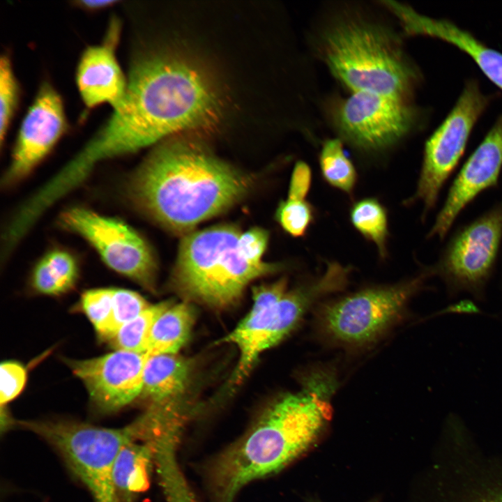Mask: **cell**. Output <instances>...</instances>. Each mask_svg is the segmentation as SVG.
<instances>
[{
  "label": "cell",
  "instance_id": "obj_34",
  "mask_svg": "<svg viewBox=\"0 0 502 502\" xmlns=\"http://www.w3.org/2000/svg\"><path fill=\"white\" fill-rule=\"evenodd\" d=\"M116 2V1H109V0H106V1L95 0V1H80L79 2L77 1V3L79 6H81L85 9L90 10H96L103 9V8L112 6Z\"/></svg>",
  "mask_w": 502,
  "mask_h": 502
},
{
  "label": "cell",
  "instance_id": "obj_24",
  "mask_svg": "<svg viewBox=\"0 0 502 502\" xmlns=\"http://www.w3.org/2000/svg\"><path fill=\"white\" fill-rule=\"evenodd\" d=\"M319 166L324 180L343 192H352L356 183V169L346 155L339 139L326 140L319 155Z\"/></svg>",
  "mask_w": 502,
  "mask_h": 502
},
{
  "label": "cell",
  "instance_id": "obj_9",
  "mask_svg": "<svg viewBox=\"0 0 502 502\" xmlns=\"http://www.w3.org/2000/svg\"><path fill=\"white\" fill-rule=\"evenodd\" d=\"M485 103L477 84H468L450 113L427 141L418 186L410 199L421 201L425 212L435 205L439 191L461 158Z\"/></svg>",
  "mask_w": 502,
  "mask_h": 502
},
{
  "label": "cell",
  "instance_id": "obj_15",
  "mask_svg": "<svg viewBox=\"0 0 502 502\" xmlns=\"http://www.w3.org/2000/svg\"><path fill=\"white\" fill-rule=\"evenodd\" d=\"M120 33L119 23L113 20L104 41L83 52L77 68L76 83L86 107L109 103L114 109L122 102L127 80L115 54Z\"/></svg>",
  "mask_w": 502,
  "mask_h": 502
},
{
  "label": "cell",
  "instance_id": "obj_6",
  "mask_svg": "<svg viewBox=\"0 0 502 502\" xmlns=\"http://www.w3.org/2000/svg\"><path fill=\"white\" fill-rule=\"evenodd\" d=\"M61 455L90 492L93 502H121L113 480L116 458L126 444L138 441L129 424L113 429L68 420H14Z\"/></svg>",
  "mask_w": 502,
  "mask_h": 502
},
{
  "label": "cell",
  "instance_id": "obj_3",
  "mask_svg": "<svg viewBox=\"0 0 502 502\" xmlns=\"http://www.w3.org/2000/svg\"><path fill=\"white\" fill-rule=\"evenodd\" d=\"M324 390L280 398L212 460L207 480L215 502H232L244 486L278 472L311 446L331 414Z\"/></svg>",
  "mask_w": 502,
  "mask_h": 502
},
{
  "label": "cell",
  "instance_id": "obj_32",
  "mask_svg": "<svg viewBox=\"0 0 502 502\" xmlns=\"http://www.w3.org/2000/svg\"><path fill=\"white\" fill-rule=\"evenodd\" d=\"M476 496L470 502H502V485L483 488Z\"/></svg>",
  "mask_w": 502,
  "mask_h": 502
},
{
  "label": "cell",
  "instance_id": "obj_20",
  "mask_svg": "<svg viewBox=\"0 0 502 502\" xmlns=\"http://www.w3.org/2000/svg\"><path fill=\"white\" fill-rule=\"evenodd\" d=\"M194 318V311L187 303L169 306L153 324L146 353L176 354L188 340Z\"/></svg>",
  "mask_w": 502,
  "mask_h": 502
},
{
  "label": "cell",
  "instance_id": "obj_30",
  "mask_svg": "<svg viewBox=\"0 0 502 502\" xmlns=\"http://www.w3.org/2000/svg\"><path fill=\"white\" fill-rule=\"evenodd\" d=\"M268 237V231L259 227H253L241 233L238 240L240 254L251 263H262L261 257L267 248Z\"/></svg>",
  "mask_w": 502,
  "mask_h": 502
},
{
  "label": "cell",
  "instance_id": "obj_17",
  "mask_svg": "<svg viewBox=\"0 0 502 502\" xmlns=\"http://www.w3.org/2000/svg\"><path fill=\"white\" fill-rule=\"evenodd\" d=\"M287 280L254 287L252 289L253 305L251 310L223 342L234 344L240 351V358L233 374V383H239L248 374L262 347L275 306L286 294Z\"/></svg>",
  "mask_w": 502,
  "mask_h": 502
},
{
  "label": "cell",
  "instance_id": "obj_4",
  "mask_svg": "<svg viewBox=\"0 0 502 502\" xmlns=\"http://www.w3.org/2000/svg\"><path fill=\"white\" fill-rule=\"evenodd\" d=\"M241 234L234 225H220L185 235L173 271L176 287L190 298L223 307L234 302L255 278L282 268L242 257L238 248Z\"/></svg>",
  "mask_w": 502,
  "mask_h": 502
},
{
  "label": "cell",
  "instance_id": "obj_28",
  "mask_svg": "<svg viewBox=\"0 0 502 502\" xmlns=\"http://www.w3.org/2000/svg\"><path fill=\"white\" fill-rule=\"evenodd\" d=\"M275 218L282 229L294 237L303 236L314 219L312 206L305 200L289 199L281 201Z\"/></svg>",
  "mask_w": 502,
  "mask_h": 502
},
{
  "label": "cell",
  "instance_id": "obj_16",
  "mask_svg": "<svg viewBox=\"0 0 502 502\" xmlns=\"http://www.w3.org/2000/svg\"><path fill=\"white\" fill-rule=\"evenodd\" d=\"M383 3L397 17L408 33L435 37L455 45L469 54L485 75L502 90V54L489 48L449 21L425 16L395 1Z\"/></svg>",
  "mask_w": 502,
  "mask_h": 502
},
{
  "label": "cell",
  "instance_id": "obj_2",
  "mask_svg": "<svg viewBox=\"0 0 502 502\" xmlns=\"http://www.w3.org/2000/svg\"><path fill=\"white\" fill-rule=\"evenodd\" d=\"M250 183V178L202 146L176 139L146 158L128 180L126 192L139 211L183 232L234 205Z\"/></svg>",
  "mask_w": 502,
  "mask_h": 502
},
{
  "label": "cell",
  "instance_id": "obj_7",
  "mask_svg": "<svg viewBox=\"0 0 502 502\" xmlns=\"http://www.w3.org/2000/svg\"><path fill=\"white\" fill-rule=\"evenodd\" d=\"M59 223L85 239L110 268L149 291L155 290L156 264L152 251L128 225L82 207L63 212Z\"/></svg>",
  "mask_w": 502,
  "mask_h": 502
},
{
  "label": "cell",
  "instance_id": "obj_19",
  "mask_svg": "<svg viewBox=\"0 0 502 502\" xmlns=\"http://www.w3.org/2000/svg\"><path fill=\"white\" fill-rule=\"evenodd\" d=\"M190 363L176 354L148 356L143 373L142 394L152 403L176 402L183 393Z\"/></svg>",
  "mask_w": 502,
  "mask_h": 502
},
{
  "label": "cell",
  "instance_id": "obj_14",
  "mask_svg": "<svg viewBox=\"0 0 502 502\" xmlns=\"http://www.w3.org/2000/svg\"><path fill=\"white\" fill-rule=\"evenodd\" d=\"M501 166L502 116L454 181L429 236L443 238L461 211L480 192L496 183Z\"/></svg>",
  "mask_w": 502,
  "mask_h": 502
},
{
  "label": "cell",
  "instance_id": "obj_29",
  "mask_svg": "<svg viewBox=\"0 0 502 502\" xmlns=\"http://www.w3.org/2000/svg\"><path fill=\"white\" fill-rule=\"evenodd\" d=\"M0 370V404L1 409H3L8 403L22 391L27 376L24 366L15 361L1 363Z\"/></svg>",
  "mask_w": 502,
  "mask_h": 502
},
{
  "label": "cell",
  "instance_id": "obj_18",
  "mask_svg": "<svg viewBox=\"0 0 502 502\" xmlns=\"http://www.w3.org/2000/svg\"><path fill=\"white\" fill-rule=\"evenodd\" d=\"M137 441L124 446L114 462L113 480L121 502H134L149 486L153 448L150 442Z\"/></svg>",
  "mask_w": 502,
  "mask_h": 502
},
{
  "label": "cell",
  "instance_id": "obj_5",
  "mask_svg": "<svg viewBox=\"0 0 502 502\" xmlns=\"http://www.w3.org/2000/svg\"><path fill=\"white\" fill-rule=\"evenodd\" d=\"M324 45L330 71L352 92L406 100L415 72L383 29L363 22L342 23L326 34Z\"/></svg>",
  "mask_w": 502,
  "mask_h": 502
},
{
  "label": "cell",
  "instance_id": "obj_33",
  "mask_svg": "<svg viewBox=\"0 0 502 502\" xmlns=\"http://www.w3.org/2000/svg\"><path fill=\"white\" fill-rule=\"evenodd\" d=\"M479 311V309L472 301L465 300L448 307L442 312L478 313Z\"/></svg>",
  "mask_w": 502,
  "mask_h": 502
},
{
  "label": "cell",
  "instance_id": "obj_36",
  "mask_svg": "<svg viewBox=\"0 0 502 502\" xmlns=\"http://www.w3.org/2000/svg\"><path fill=\"white\" fill-rule=\"evenodd\" d=\"M176 429L180 430L179 428H171V429ZM169 429H166V430H165V431H167V430H169ZM165 431H163V432H165ZM160 433H161V432H160ZM160 433H159V434H160ZM158 434H157V435H158ZM157 435H155V436H157ZM155 436H154V437H155ZM154 437H153V438H154ZM153 439H151V441L153 440ZM151 444H152V443H151Z\"/></svg>",
  "mask_w": 502,
  "mask_h": 502
},
{
  "label": "cell",
  "instance_id": "obj_13",
  "mask_svg": "<svg viewBox=\"0 0 502 502\" xmlns=\"http://www.w3.org/2000/svg\"><path fill=\"white\" fill-rule=\"evenodd\" d=\"M66 129L61 98L50 84L44 82L22 122L3 184L10 186L28 176Z\"/></svg>",
  "mask_w": 502,
  "mask_h": 502
},
{
  "label": "cell",
  "instance_id": "obj_1",
  "mask_svg": "<svg viewBox=\"0 0 502 502\" xmlns=\"http://www.w3.org/2000/svg\"><path fill=\"white\" fill-rule=\"evenodd\" d=\"M221 106L213 78L190 58L163 51L137 56L121 104L61 168V176L78 187L105 160L134 153L181 130L212 126Z\"/></svg>",
  "mask_w": 502,
  "mask_h": 502
},
{
  "label": "cell",
  "instance_id": "obj_26",
  "mask_svg": "<svg viewBox=\"0 0 502 502\" xmlns=\"http://www.w3.org/2000/svg\"><path fill=\"white\" fill-rule=\"evenodd\" d=\"M114 289L101 288L84 291L81 297V307L99 335H107L112 313Z\"/></svg>",
  "mask_w": 502,
  "mask_h": 502
},
{
  "label": "cell",
  "instance_id": "obj_27",
  "mask_svg": "<svg viewBox=\"0 0 502 502\" xmlns=\"http://www.w3.org/2000/svg\"><path fill=\"white\" fill-rule=\"evenodd\" d=\"M149 305L138 293L124 289H114L112 313L107 335V340L119 328L139 316Z\"/></svg>",
  "mask_w": 502,
  "mask_h": 502
},
{
  "label": "cell",
  "instance_id": "obj_31",
  "mask_svg": "<svg viewBox=\"0 0 502 502\" xmlns=\"http://www.w3.org/2000/svg\"><path fill=\"white\" fill-rule=\"evenodd\" d=\"M312 183V171L303 161L296 163L291 176L288 198L305 200Z\"/></svg>",
  "mask_w": 502,
  "mask_h": 502
},
{
  "label": "cell",
  "instance_id": "obj_25",
  "mask_svg": "<svg viewBox=\"0 0 502 502\" xmlns=\"http://www.w3.org/2000/svg\"><path fill=\"white\" fill-rule=\"evenodd\" d=\"M19 97V88L11 61L6 54L0 60V141L1 146L7 135L10 121L15 112Z\"/></svg>",
  "mask_w": 502,
  "mask_h": 502
},
{
  "label": "cell",
  "instance_id": "obj_8",
  "mask_svg": "<svg viewBox=\"0 0 502 502\" xmlns=\"http://www.w3.org/2000/svg\"><path fill=\"white\" fill-rule=\"evenodd\" d=\"M423 280L420 276L393 286L364 289L332 303L321 313L323 326L339 342H370L398 318Z\"/></svg>",
  "mask_w": 502,
  "mask_h": 502
},
{
  "label": "cell",
  "instance_id": "obj_10",
  "mask_svg": "<svg viewBox=\"0 0 502 502\" xmlns=\"http://www.w3.org/2000/svg\"><path fill=\"white\" fill-rule=\"evenodd\" d=\"M340 135L355 146L376 151L395 144L411 129L415 112L405 100L355 91L334 112Z\"/></svg>",
  "mask_w": 502,
  "mask_h": 502
},
{
  "label": "cell",
  "instance_id": "obj_23",
  "mask_svg": "<svg viewBox=\"0 0 502 502\" xmlns=\"http://www.w3.org/2000/svg\"><path fill=\"white\" fill-rule=\"evenodd\" d=\"M353 226L377 247L381 257L386 256L388 236L387 213L383 205L374 198L357 201L350 211Z\"/></svg>",
  "mask_w": 502,
  "mask_h": 502
},
{
  "label": "cell",
  "instance_id": "obj_22",
  "mask_svg": "<svg viewBox=\"0 0 502 502\" xmlns=\"http://www.w3.org/2000/svg\"><path fill=\"white\" fill-rule=\"evenodd\" d=\"M169 306L171 303L169 301L151 305L136 318L123 325L106 340L116 350L146 353L153 324Z\"/></svg>",
  "mask_w": 502,
  "mask_h": 502
},
{
  "label": "cell",
  "instance_id": "obj_11",
  "mask_svg": "<svg viewBox=\"0 0 502 502\" xmlns=\"http://www.w3.org/2000/svg\"><path fill=\"white\" fill-rule=\"evenodd\" d=\"M501 238L500 206L486 213L452 238L441 259V273L457 287L478 289L491 272Z\"/></svg>",
  "mask_w": 502,
  "mask_h": 502
},
{
  "label": "cell",
  "instance_id": "obj_21",
  "mask_svg": "<svg viewBox=\"0 0 502 502\" xmlns=\"http://www.w3.org/2000/svg\"><path fill=\"white\" fill-rule=\"evenodd\" d=\"M78 270L77 260L72 254L55 249L45 254L35 266L32 284L41 294L61 295L74 287Z\"/></svg>",
  "mask_w": 502,
  "mask_h": 502
},
{
  "label": "cell",
  "instance_id": "obj_35",
  "mask_svg": "<svg viewBox=\"0 0 502 502\" xmlns=\"http://www.w3.org/2000/svg\"><path fill=\"white\" fill-rule=\"evenodd\" d=\"M172 502H197L196 499L192 496H181L176 499Z\"/></svg>",
  "mask_w": 502,
  "mask_h": 502
},
{
  "label": "cell",
  "instance_id": "obj_12",
  "mask_svg": "<svg viewBox=\"0 0 502 502\" xmlns=\"http://www.w3.org/2000/svg\"><path fill=\"white\" fill-rule=\"evenodd\" d=\"M147 358L145 353L116 350L97 358L65 362L83 381L96 409L112 413L142 394Z\"/></svg>",
  "mask_w": 502,
  "mask_h": 502
}]
</instances>
